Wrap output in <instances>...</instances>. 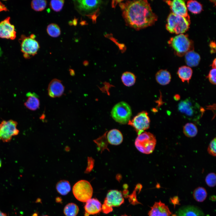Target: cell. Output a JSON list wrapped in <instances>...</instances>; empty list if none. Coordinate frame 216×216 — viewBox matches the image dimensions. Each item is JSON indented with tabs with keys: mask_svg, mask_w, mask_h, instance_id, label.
<instances>
[{
	"mask_svg": "<svg viewBox=\"0 0 216 216\" xmlns=\"http://www.w3.org/2000/svg\"><path fill=\"white\" fill-rule=\"evenodd\" d=\"M76 8L82 14L89 12L98 7L102 2L100 0H79L74 1Z\"/></svg>",
	"mask_w": 216,
	"mask_h": 216,
	"instance_id": "13",
	"label": "cell"
},
{
	"mask_svg": "<svg viewBox=\"0 0 216 216\" xmlns=\"http://www.w3.org/2000/svg\"><path fill=\"white\" fill-rule=\"evenodd\" d=\"M47 216V215H44V216Z\"/></svg>",
	"mask_w": 216,
	"mask_h": 216,
	"instance_id": "45",
	"label": "cell"
},
{
	"mask_svg": "<svg viewBox=\"0 0 216 216\" xmlns=\"http://www.w3.org/2000/svg\"><path fill=\"white\" fill-rule=\"evenodd\" d=\"M47 1L44 0H34L32 1L31 6L32 9L37 11L44 10L47 5Z\"/></svg>",
	"mask_w": 216,
	"mask_h": 216,
	"instance_id": "31",
	"label": "cell"
},
{
	"mask_svg": "<svg viewBox=\"0 0 216 216\" xmlns=\"http://www.w3.org/2000/svg\"><path fill=\"white\" fill-rule=\"evenodd\" d=\"M156 80L158 83L164 86L168 84L171 81V76L170 73L166 70H160L155 75Z\"/></svg>",
	"mask_w": 216,
	"mask_h": 216,
	"instance_id": "22",
	"label": "cell"
},
{
	"mask_svg": "<svg viewBox=\"0 0 216 216\" xmlns=\"http://www.w3.org/2000/svg\"><path fill=\"white\" fill-rule=\"evenodd\" d=\"M17 122L13 120H3L0 123V140L9 142L13 136L19 134Z\"/></svg>",
	"mask_w": 216,
	"mask_h": 216,
	"instance_id": "9",
	"label": "cell"
},
{
	"mask_svg": "<svg viewBox=\"0 0 216 216\" xmlns=\"http://www.w3.org/2000/svg\"><path fill=\"white\" fill-rule=\"evenodd\" d=\"M170 6L173 14L183 17L190 21V17L184 1L182 0H167L165 1Z\"/></svg>",
	"mask_w": 216,
	"mask_h": 216,
	"instance_id": "12",
	"label": "cell"
},
{
	"mask_svg": "<svg viewBox=\"0 0 216 216\" xmlns=\"http://www.w3.org/2000/svg\"><path fill=\"white\" fill-rule=\"evenodd\" d=\"M178 109L184 117L194 121L199 119L204 112L203 108L190 98L180 101L178 104Z\"/></svg>",
	"mask_w": 216,
	"mask_h": 216,
	"instance_id": "2",
	"label": "cell"
},
{
	"mask_svg": "<svg viewBox=\"0 0 216 216\" xmlns=\"http://www.w3.org/2000/svg\"><path fill=\"white\" fill-rule=\"evenodd\" d=\"M10 20L9 16L0 22V38L12 40L16 38L15 27L10 23Z\"/></svg>",
	"mask_w": 216,
	"mask_h": 216,
	"instance_id": "11",
	"label": "cell"
},
{
	"mask_svg": "<svg viewBox=\"0 0 216 216\" xmlns=\"http://www.w3.org/2000/svg\"><path fill=\"white\" fill-rule=\"evenodd\" d=\"M166 28L170 33L176 34H182L187 31L190 21L185 18L171 13L167 19Z\"/></svg>",
	"mask_w": 216,
	"mask_h": 216,
	"instance_id": "4",
	"label": "cell"
},
{
	"mask_svg": "<svg viewBox=\"0 0 216 216\" xmlns=\"http://www.w3.org/2000/svg\"><path fill=\"white\" fill-rule=\"evenodd\" d=\"M0 216H7L6 214L2 212L0 210Z\"/></svg>",
	"mask_w": 216,
	"mask_h": 216,
	"instance_id": "42",
	"label": "cell"
},
{
	"mask_svg": "<svg viewBox=\"0 0 216 216\" xmlns=\"http://www.w3.org/2000/svg\"><path fill=\"white\" fill-rule=\"evenodd\" d=\"M101 210L104 213L107 214L112 211V208L104 204L101 207Z\"/></svg>",
	"mask_w": 216,
	"mask_h": 216,
	"instance_id": "37",
	"label": "cell"
},
{
	"mask_svg": "<svg viewBox=\"0 0 216 216\" xmlns=\"http://www.w3.org/2000/svg\"><path fill=\"white\" fill-rule=\"evenodd\" d=\"M216 69H212L211 70L207 76L208 78L209 82L212 84L215 85L216 83Z\"/></svg>",
	"mask_w": 216,
	"mask_h": 216,
	"instance_id": "35",
	"label": "cell"
},
{
	"mask_svg": "<svg viewBox=\"0 0 216 216\" xmlns=\"http://www.w3.org/2000/svg\"><path fill=\"white\" fill-rule=\"evenodd\" d=\"M205 182L206 184L210 187H213L216 185V176L213 172L208 174L205 178Z\"/></svg>",
	"mask_w": 216,
	"mask_h": 216,
	"instance_id": "33",
	"label": "cell"
},
{
	"mask_svg": "<svg viewBox=\"0 0 216 216\" xmlns=\"http://www.w3.org/2000/svg\"><path fill=\"white\" fill-rule=\"evenodd\" d=\"M111 115L116 122L121 124H126L130 120L132 115L131 107L126 102H120L113 106Z\"/></svg>",
	"mask_w": 216,
	"mask_h": 216,
	"instance_id": "6",
	"label": "cell"
},
{
	"mask_svg": "<svg viewBox=\"0 0 216 216\" xmlns=\"http://www.w3.org/2000/svg\"><path fill=\"white\" fill-rule=\"evenodd\" d=\"M101 204L97 199H90L86 202L84 206L85 216L94 215L99 213L101 210Z\"/></svg>",
	"mask_w": 216,
	"mask_h": 216,
	"instance_id": "17",
	"label": "cell"
},
{
	"mask_svg": "<svg viewBox=\"0 0 216 216\" xmlns=\"http://www.w3.org/2000/svg\"><path fill=\"white\" fill-rule=\"evenodd\" d=\"M156 143V140L154 135L145 132L138 135L135 141V145L140 152L148 154L153 152Z\"/></svg>",
	"mask_w": 216,
	"mask_h": 216,
	"instance_id": "5",
	"label": "cell"
},
{
	"mask_svg": "<svg viewBox=\"0 0 216 216\" xmlns=\"http://www.w3.org/2000/svg\"><path fill=\"white\" fill-rule=\"evenodd\" d=\"M35 37L33 34L29 37L22 35L19 39L21 50L26 58L29 59L36 55L40 48L39 44L34 39Z\"/></svg>",
	"mask_w": 216,
	"mask_h": 216,
	"instance_id": "7",
	"label": "cell"
},
{
	"mask_svg": "<svg viewBox=\"0 0 216 216\" xmlns=\"http://www.w3.org/2000/svg\"><path fill=\"white\" fill-rule=\"evenodd\" d=\"M47 90L48 95L50 97H59L64 93V87L61 80L55 79L49 84Z\"/></svg>",
	"mask_w": 216,
	"mask_h": 216,
	"instance_id": "15",
	"label": "cell"
},
{
	"mask_svg": "<svg viewBox=\"0 0 216 216\" xmlns=\"http://www.w3.org/2000/svg\"><path fill=\"white\" fill-rule=\"evenodd\" d=\"M177 216H205L202 210L193 206H183L178 210Z\"/></svg>",
	"mask_w": 216,
	"mask_h": 216,
	"instance_id": "18",
	"label": "cell"
},
{
	"mask_svg": "<svg viewBox=\"0 0 216 216\" xmlns=\"http://www.w3.org/2000/svg\"><path fill=\"white\" fill-rule=\"evenodd\" d=\"M94 160L92 158H88V165L85 173H88L91 171L94 167Z\"/></svg>",
	"mask_w": 216,
	"mask_h": 216,
	"instance_id": "36",
	"label": "cell"
},
{
	"mask_svg": "<svg viewBox=\"0 0 216 216\" xmlns=\"http://www.w3.org/2000/svg\"><path fill=\"white\" fill-rule=\"evenodd\" d=\"M121 80L125 86H130L135 83L136 77L133 73L129 72H125L122 74Z\"/></svg>",
	"mask_w": 216,
	"mask_h": 216,
	"instance_id": "26",
	"label": "cell"
},
{
	"mask_svg": "<svg viewBox=\"0 0 216 216\" xmlns=\"http://www.w3.org/2000/svg\"><path fill=\"white\" fill-rule=\"evenodd\" d=\"M79 211V208L77 206L73 203L66 205L64 209V213L66 216H76Z\"/></svg>",
	"mask_w": 216,
	"mask_h": 216,
	"instance_id": "29",
	"label": "cell"
},
{
	"mask_svg": "<svg viewBox=\"0 0 216 216\" xmlns=\"http://www.w3.org/2000/svg\"><path fill=\"white\" fill-rule=\"evenodd\" d=\"M150 119L147 112L142 111L138 113L128 124L135 129L138 135L149 128Z\"/></svg>",
	"mask_w": 216,
	"mask_h": 216,
	"instance_id": "10",
	"label": "cell"
},
{
	"mask_svg": "<svg viewBox=\"0 0 216 216\" xmlns=\"http://www.w3.org/2000/svg\"><path fill=\"white\" fill-rule=\"evenodd\" d=\"M120 7L126 24L136 30L152 26L158 20L147 0L128 1Z\"/></svg>",
	"mask_w": 216,
	"mask_h": 216,
	"instance_id": "1",
	"label": "cell"
},
{
	"mask_svg": "<svg viewBox=\"0 0 216 216\" xmlns=\"http://www.w3.org/2000/svg\"><path fill=\"white\" fill-rule=\"evenodd\" d=\"M73 193L76 198L82 202H86L91 199L93 192L90 183L85 180H80L74 185Z\"/></svg>",
	"mask_w": 216,
	"mask_h": 216,
	"instance_id": "8",
	"label": "cell"
},
{
	"mask_svg": "<svg viewBox=\"0 0 216 216\" xmlns=\"http://www.w3.org/2000/svg\"><path fill=\"white\" fill-rule=\"evenodd\" d=\"M64 3L63 0H51L50 5L51 8L55 11L58 12L62 9Z\"/></svg>",
	"mask_w": 216,
	"mask_h": 216,
	"instance_id": "32",
	"label": "cell"
},
{
	"mask_svg": "<svg viewBox=\"0 0 216 216\" xmlns=\"http://www.w3.org/2000/svg\"><path fill=\"white\" fill-rule=\"evenodd\" d=\"M183 132L186 136L192 138L195 137L198 133L196 126L192 123H186L184 126Z\"/></svg>",
	"mask_w": 216,
	"mask_h": 216,
	"instance_id": "25",
	"label": "cell"
},
{
	"mask_svg": "<svg viewBox=\"0 0 216 216\" xmlns=\"http://www.w3.org/2000/svg\"><path fill=\"white\" fill-rule=\"evenodd\" d=\"M124 201V198L121 191L117 190H111L107 193L104 204L112 207L120 206Z\"/></svg>",
	"mask_w": 216,
	"mask_h": 216,
	"instance_id": "14",
	"label": "cell"
},
{
	"mask_svg": "<svg viewBox=\"0 0 216 216\" xmlns=\"http://www.w3.org/2000/svg\"><path fill=\"white\" fill-rule=\"evenodd\" d=\"M216 139L215 137L210 142L207 151L208 153L213 156H215L216 154Z\"/></svg>",
	"mask_w": 216,
	"mask_h": 216,
	"instance_id": "34",
	"label": "cell"
},
{
	"mask_svg": "<svg viewBox=\"0 0 216 216\" xmlns=\"http://www.w3.org/2000/svg\"><path fill=\"white\" fill-rule=\"evenodd\" d=\"M171 214L168 206L160 201L155 202L148 213V216H170Z\"/></svg>",
	"mask_w": 216,
	"mask_h": 216,
	"instance_id": "16",
	"label": "cell"
},
{
	"mask_svg": "<svg viewBox=\"0 0 216 216\" xmlns=\"http://www.w3.org/2000/svg\"><path fill=\"white\" fill-rule=\"evenodd\" d=\"M193 74L192 69L188 66H182L178 69L177 74L182 81H187L188 83Z\"/></svg>",
	"mask_w": 216,
	"mask_h": 216,
	"instance_id": "23",
	"label": "cell"
},
{
	"mask_svg": "<svg viewBox=\"0 0 216 216\" xmlns=\"http://www.w3.org/2000/svg\"><path fill=\"white\" fill-rule=\"evenodd\" d=\"M27 99L24 103L25 106L31 110H35L39 107L40 103L38 96L34 93L29 92L26 94Z\"/></svg>",
	"mask_w": 216,
	"mask_h": 216,
	"instance_id": "19",
	"label": "cell"
},
{
	"mask_svg": "<svg viewBox=\"0 0 216 216\" xmlns=\"http://www.w3.org/2000/svg\"><path fill=\"white\" fill-rule=\"evenodd\" d=\"M128 216V215H126V214H124V215H122V216Z\"/></svg>",
	"mask_w": 216,
	"mask_h": 216,
	"instance_id": "44",
	"label": "cell"
},
{
	"mask_svg": "<svg viewBox=\"0 0 216 216\" xmlns=\"http://www.w3.org/2000/svg\"><path fill=\"white\" fill-rule=\"evenodd\" d=\"M2 161H1V159H0V167H1L2 166Z\"/></svg>",
	"mask_w": 216,
	"mask_h": 216,
	"instance_id": "43",
	"label": "cell"
},
{
	"mask_svg": "<svg viewBox=\"0 0 216 216\" xmlns=\"http://www.w3.org/2000/svg\"><path fill=\"white\" fill-rule=\"evenodd\" d=\"M210 46L211 49V52H215L216 50V44L215 42L213 41L211 42L210 44Z\"/></svg>",
	"mask_w": 216,
	"mask_h": 216,
	"instance_id": "38",
	"label": "cell"
},
{
	"mask_svg": "<svg viewBox=\"0 0 216 216\" xmlns=\"http://www.w3.org/2000/svg\"><path fill=\"white\" fill-rule=\"evenodd\" d=\"M168 43L173 49L175 54L179 57L183 56L194 49L192 41L188 38L187 35L183 34L171 38Z\"/></svg>",
	"mask_w": 216,
	"mask_h": 216,
	"instance_id": "3",
	"label": "cell"
},
{
	"mask_svg": "<svg viewBox=\"0 0 216 216\" xmlns=\"http://www.w3.org/2000/svg\"><path fill=\"white\" fill-rule=\"evenodd\" d=\"M187 6L188 10L195 14L200 13L202 10V4L195 0H189L187 2Z\"/></svg>",
	"mask_w": 216,
	"mask_h": 216,
	"instance_id": "28",
	"label": "cell"
},
{
	"mask_svg": "<svg viewBox=\"0 0 216 216\" xmlns=\"http://www.w3.org/2000/svg\"><path fill=\"white\" fill-rule=\"evenodd\" d=\"M185 55V60L189 67H194L197 66L200 60L199 55L194 50L187 52Z\"/></svg>",
	"mask_w": 216,
	"mask_h": 216,
	"instance_id": "21",
	"label": "cell"
},
{
	"mask_svg": "<svg viewBox=\"0 0 216 216\" xmlns=\"http://www.w3.org/2000/svg\"><path fill=\"white\" fill-rule=\"evenodd\" d=\"M193 196L196 201L203 202L207 197V192L205 188L202 187H199L194 190Z\"/></svg>",
	"mask_w": 216,
	"mask_h": 216,
	"instance_id": "27",
	"label": "cell"
},
{
	"mask_svg": "<svg viewBox=\"0 0 216 216\" xmlns=\"http://www.w3.org/2000/svg\"><path fill=\"white\" fill-rule=\"evenodd\" d=\"M56 189L60 194L65 195L70 190L71 187L69 182L66 180H62L56 184Z\"/></svg>",
	"mask_w": 216,
	"mask_h": 216,
	"instance_id": "24",
	"label": "cell"
},
{
	"mask_svg": "<svg viewBox=\"0 0 216 216\" xmlns=\"http://www.w3.org/2000/svg\"><path fill=\"white\" fill-rule=\"evenodd\" d=\"M216 58H215L214 59L212 63V69H216Z\"/></svg>",
	"mask_w": 216,
	"mask_h": 216,
	"instance_id": "41",
	"label": "cell"
},
{
	"mask_svg": "<svg viewBox=\"0 0 216 216\" xmlns=\"http://www.w3.org/2000/svg\"><path fill=\"white\" fill-rule=\"evenodd\" d=\"M170 202L175 206L176 204H178L179 202L178 197L177 196H175L171 198Z\"/></svg>",
	"mask_w": 216,
	"mask_h": 216,
	"instance_id": "39",
	"label": "cell"
},
{
	"mask_svg": "<svg viewBox=\"0 0 216 216\" xmlns=\"http://www.w3.org/2000/svg\"><path fill=\"white\" fill-rule=\"evenodd\" d=\"M8 9L5 5L0 2V12L2 11H7Z\"/></svg>",
	"mask_w": 216,
	"mask_h": 216,
	"instance_id": "40",
	"label": "cell"
},
{
	"mask_svg": "<svg viewBox=\"0 0 216 216\" xmlns=\"http://www.w3.org/2000/svg\"><path fill=\"white\" fill-rule=\"evenodd\" d=\"M46 31L50 36L56 38L61 34V30L59 26L55 23H51L46 28Z\"/></svg>",
	"mask_w": 216,
	"mask_h": 216,
	"instance_id": "30",
	"label": "cell"
},
{
	"mask_svg": "<svg viewBox=\"0 0 216 216\" xmlns=\"http://www.w3.org/2000/svg\"><path fill=\"white\" fill-rule=\"evenodd\" d=\"M107 138L109 143L114 145L120 144L123 140L122 133L116 129H113L110 130L107 134Z\"/></svg>",
	"mask_w": 216,
	"mask_h": 216,
	"instance_id": "20",
	"label": "cell"
}]
</instances>
